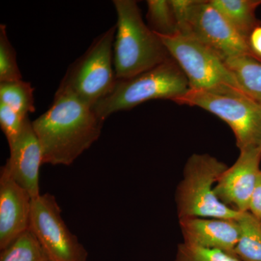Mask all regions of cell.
I'll return each mask as SVG.
<instances>
[{
  "mask_svg": "<svg viewBox=\"0 0 261 261\" xmlns=\"http://www.w3.org/2000/svg\"><path fill=\"white\" fill-rule=\"evenodd\" d=\"M104 121L94 108L71 94L56 92L50 108L32 121L43 163L71 165L99 138Z\"/></svg>",
  "mask_w": 261,
  "mask_h": 261,
  "instance_id": "cell-1",
  "label": "cell"
},
{
  "mask_svg": "<svg viewBox=\"0 0 261 261\" xmlns=\"http://www.w3.org/2000/svg\"><path fill=\"white\" fill-rule=\"evenodd\" d=\"M190 89L186 75L171 58L140 74L117 80L111 92L94 109L106 121L113 113L132 109L151 99H170L173 102Z\"/></svg>",
  "mask_w": 261,
  "mask_h": 261,
  "instance_id": "cell-3",
  "label": "cell"
},
{
  "mask_svg": "<svg viewBox=\"0 0 261 261\" xmlns=\"http://www.w3.org/2000/svg\"><path fill=\"white\" fill-rule=\"evenodd\" d=\"M228 166L208 154H193L184 168L176 193L178 219L187 218L238 220L241 213L218 198L215 184Z\"/></svg>",
  "mask_w": 261,
  "mask_h": 261,
  "instance_id": "cell-5",
  "label": "cell"
},
{
  "mask_svg": "<svg viewBox=\"0 0 261 261\" xmlns=\"http://www.w3.org/2000/svg\"><path fill=\"white\" fill-rule=\"evenodd\" d=\"M210 3L247 42L251 33L261 25L255 15L261 0H210Z\"/></svg>",
  "mask_w": 261,
  "mask_h": 261,
  "instance_id": "cell-14",
  "label": "cell"
},
{
  "mask_svg": "<svg viewBox=\"0 0 261 261\" xmlns=\"http://www.w3.org/2000/svg\"><path fill=\"white\" fill-rule=\"evenodd\" d=\"M249 211L257 219L261 220V170L250 200Z\"/></svg>",
  "mask_w": 261,
  "mask_h": 261,
  "instance_id": "cell-23",
  "label": "cell"
},
{
  "mask_svg": "<svg viewBox=\"0 0 261 261\" xmlns=\"http://www.w3.org/2000/svg\"><path fill=\"white\" fill-rule=\"evenodd\" d=\"M260 221H261V220H260Z\"/></svg>",
  "mask_w": 261,
  "mask_h": 261,
  "instance_id": "cell-26",
  "label": "cell"
},
{
  "mask_svg": "<svg viewBox=\"0 0 261 261\" xmlns=\"http://www.w3.org/2000/svg\"><path fill=\"white\" fill-rule=\"evenodd\" d=\"M0 261H49V259L29 228L2 250Z\"/></svg>",
  "mask_w": 261,
  "mask_h": 261,
  "instance_id": "cell-18",
  "label": "cell"
},
{
  "mask_svg": "<svg viewBox=\"0 0 261 261\" xmlns=\"http://www.w3.org/2000/svg\"><path fill=\"white\" fill-rule=\"evenodd\" d=\"M239 86L261 107V62L250 57H238L225 61Z\"/></svg>",
  "mask_w": 261,
  "mask_h": 261,
  "instance_id": "cell-16",
  "label": "cell"
},
{
  "mask_svg": "<svg viewBox=\"0 0 261 261\" xmlns=\"http://www.w3.org/2000/svg\"><path fill=\"white\" fill-rule=\"evenodd\" d=\"M258 148L261 151V140H260V144H259V145H258Z\"/></svg>",
  "mask_w": 261,
  "mask_h": 261,
  "instance_id": "cell-25",
  "label": "cell"
},
{
  "mask_svg": "<svg viewBox=\"0 0 261 261\" xmlns=\"http://www.w3.org/2000/svg\"><path fill=\"white\" fill-rule=\"evenodd\" d=\"M28 117H24L9 106L0 102V127L8 141L13 145L21 133Z\"/></svg>",
  "mask_w": 261,
  "mask_h": 261,
  "instance_id": "cell-22",
  "label": "cell"
},
{
  "mask_svg": "<svg viewBox=\"0 0 261 261\" xmlns=\"http://www.w3.org/2000/svg\"><path fill=\"white\" fill-rule=\"evenodd\" d=\"M116 33V25L94 39L69 65L57 92L71 94L94 108L111 92L117 80L113 65Z\"/></svg>",
  "mask_w": 261,
  "mask_h": 261,
  "instance_id": "cell-6",
  "label": "cell"
},
{
  "mask_svg": "<svg viewBox=\"0 0 261 261\" xmlns=\"http://www.w3.org/2000/svg\"><path fill=\"white\" fill-rule=\"evenodd\" d=\"M34 89L23 80L0 83V102L4 103L24 117L35 111Z\"/></svg>",
  "mask_w": 261,
  "mask_h": 261,
  "instance_id": "cell-19",
  "label": "cell"
},
{
  "mask_svg": "<svg viewBox=\"0 0 261 261\" xmlns=\"http://www.w3.org/2000/svg\"><path fill=\"white\" fill-rule=\"evenodd\" d=\"M159 37L186 75L190 89H210L220 85L240 89L225 62L200 42L181 34Z\"/></svg>",
  "mask_w": 261,
  "mask_h": 261,
  "instance_id": "cell-8",
  "label": "cell"
},
{
  "mask_svg": "<svg viewBox=\"0 0 261 261\" xmlns=\"http://www.w3.org/2000/svg\"><path fill=\"white\" fill-rule=\"evenodd\" d=\"M32 196L7 173H0V249L30 226Z\"/></svg>",
  "mask_w": 261,
  "mask_h": 261,
  "instance_id": "cell-12",
  "label": "cell"
},
{
  "mask_svg": "<svg viewBox=\"0 0 261 261\" xmlns=\"http://www.w3.org/2000/svg\"><path fill=\"white\" fill-rule=\"evenodd\" d=\"M149 28L157 35L171 37L179 34V23L171 0L147 2Z\"/></svg>",
  "mask_w": 261,
  "mask_h": 261,
  "instance_id": "cell-17",
  "label": "cell"
},
{
  "mask_svg": "<svg viewBox=\"0 0 261 261\" xmlns=\"http://www.w3.org/2000/svg\"><path fill=\"white\" fill-rule=\"evenodd\" d=\"M248 43L252 53L261 62V25L257 27L251 33L249 37Z\"/></svg>",
  "mask_w": 261,
  "mask_h": 261,
  "instance_id": "cell-24",
  "label": "cell"
},
{
  "mask_svg": "<svg viewBox=\"0 0 261 261\" xmlns=\"http://www.w3.org/2000/svg\"><path fill=\"white\" fill-rule=\"evenodd\" d=\"M22 80L17 63L16 53L12 45L6 25H0V83Z\"/></svg>",
  "mask_w": 261,
  "mask_h": 261,
  "instance_id": "cell-20",
  "label": "cell"
},
{
  "mask_svg": "<svg viewBox=\"0 0 261 261\" xmlns=\"http://www.w3.org/2000/svg\"><path fill=\"white\" fill-rule=\"evenodd\" d=\"M173 102L196 106L226 122L234 134L240 150L257 147L261 140V107L238 87L220 85L190 89Z\"/></svg>",
  "mask_w": 261,
  "mask_h": 261,
  "instance_id": "cell-4",
  "label": "cell"
},
{
  "mask_svg": "<svg viewBox=\"0 0 261 261\" xmlns=\"http://www.w3.org/2000/svg\"><path fill=\"white\" fill-rule=\"evenodd\" d=\"M173 261H240L221 250L205 248L187 243L179 244Z\"/></svg>",
  "mask_w": 261,
  "mask_h": 261,
  "instance_id": "cell-21",
  "label": "cell"
},
{
  "mask_svg": "<svg viewBox=\"0 0 261 261\" xmlns=\"http://www.w3.org/2000/svg\"><path fill=\"white\" fill-rule=\"evenodd\" d=\"M240 238L234 255L240 261H261V221L250 211L238 218Z\"/></svg>",
  "mask_w": 261,
  "mask_h": 261,
  "instance_id": "cell-15",
  "label": "cell"
},
{
  "mask_svg": "<svg viewBox=\"0 0 261 261\" xmlns=\"http://www.w3.org/2000/svg\"><path fill=\"white\" fill-rule=\"evenodd\" d=\"M171 2L179 23V34L200 42L224 62L238 57H250L260 61L252 53L248 42L233 29L210 1Z\"/></svg>",
  "mask_w": 261,
  "mask_h": 261,
  "instance_id": "cell-7",
  "label": "cell"
},
{
  "mask_svg": "<svg viewBox=\"0 0 261 261\" xmlns=\"http://www.w3.org/2000/svg\"><path fill=\"white\" fill-rule=\"evenodd\" d=\"M9 148V159L1 171L27 190L32 198H35L41 195L39 171L44 163L42 148L29 117L21 133Z\"/></svg>",
  "mask_w": 261,
  "mask_h": 261,
  "instance_id": "cell-11",
  "label": "cell"
},
{
  "mask_svg": "<svg viewBox=\"0 0 261 261\" xmlns=\"http://www.w3.org/2000/svg\"><path fill=\"white\" fill-rule=\"evenodd\" d=\"M117 13L113 44L116 80H126L171 58L161 38L149 28L134 0H114Z\"/></svg>",
  "mask_w": 261,
  "mask_h": 261,
  "instance_id": "cell-2",
  "label": "cell"
},
{
  "mask_svg": "<svg viewBox=\"0 0 261 261\" xmlns=\"http://www.w3.org/2000/svg\"><path fill=\"white\" fill-rule=\"evenodd\" d=\"M260 162L261 151L257 147L240 151L236 162L228 167L216 183L214 191L218 198L238 212L249 211Z\"/></svg>",
  "mask_w": 261,
  "mask_h": 261,
  "instance_id": "cell-10",
  "label": "cell"
},
{
  "mask_svg": "<svg viewBox=\"0 0 261 261\" xmlns=\"http://www.w3.org/2000/svg\"><path fill=\"white\" fill-rule=\"evenodd\" d=\"M29 228L49 261H87L88 252L67 226L56 197L51 194L32 199Z\"/></svg>",
  "mask_w": 261,
  "mask_h": 261,
  "instance_id": "cell-9",
  "label": "cell"
},
{
  "mask_svg": "<svg viewBox=\"0 0 261 261\" xmlns=\"http://www.w3.org/2000/svg\"><path fill=\"white\" fill-rule=\"evenodd\" d=\"M179 224L185 243L235 256L240 232L238 220L187 218L180 219Z\"/></svg>",
  "mask_w": 261,
  "mask_h": 261,
  "instance_id": "cell-13",
  "label": "cell"
}]
</instances>
